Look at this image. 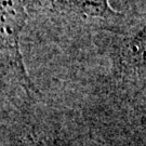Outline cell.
<instances>
[{"mask_svg":"<svg viewBox=\"0 0 146 146\" xmlns=\"http://www.w3.org/2000/svg\"><path fill=\"white\" fill-rule=\"evenodd\" d=\"M26 20L23 0H0V63H3L22 86L31 91L35 88L27 77L19 46L20 33Z\"/></svg>","mask_w":146,"mask_h":146,"instance_id":"1","label":"cell"},{"mask_svg":"<svg viewBox=\"0 0 146 146\" xmlns=\"http://www.w3.org/2000/svg\"><path fill=\"white\" fill-rule=\"evenodd\" d=\"M53 9L84 20H107L116 14L108 0H50Z\"/></svg>","mask_w":146,"mask_h":146,"instance_id":"2","label":"cell"}]
</instances>
